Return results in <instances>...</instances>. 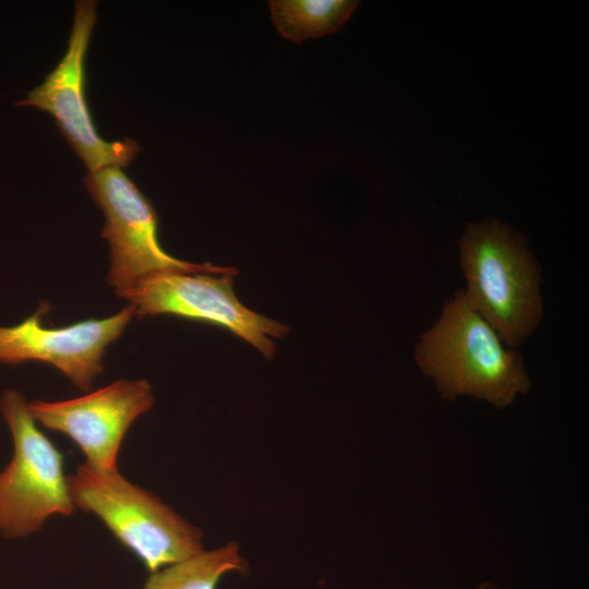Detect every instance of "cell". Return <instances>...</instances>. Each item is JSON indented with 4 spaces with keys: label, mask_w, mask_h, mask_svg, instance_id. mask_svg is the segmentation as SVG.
Returning <instances> with one entry per match:
<instances>
[{
    "label": "cell",
    "mask_w": 589,
    "mask_h": 589,
    "mask_svg": "<svg viewBox=\"0 0 589 589\" xmlns=\"http://www.w3.org/2000/svg\"><path fill=\"white\" fill-rule=\"evenodd\" d=\"M353 0H271V15L277 32L300 44L338 31L358 5Z\"/></svg>",
    "instance_id": "8fae6325"
},
{
    "label": "cell",
    "mask_w": 589,
    "mask_h": 589,
    "mask_svg": "<svg viewBox=\"0 0 589 589\" xmlns=\"http://www.w3.org/2000/svg\"><path fill=\"white\" fill-rule=\"evenodd\" d=\"M476 589H497V588L489 581H482L476 587Z\"/></svg>",
    "instance_id": "7c38bea8"
},
{
    "label": "cell",
    "mask_w": 589,
    "mask_h": 589,
    "mask_svg": "<svg viewBox=\"0 0 589 589\" xmlns=\"http://www.w3.org/2000/svg\"><path fill=\"white\" fill-rule=\"evenodd\" d=\"M155 402L146 380H119L77 398L28 402L34 420L70 437L85 462L104 470L118 468L120 447L132 423Z\"/></svg>",
    "instance_id": "ba28073f"
},
{
    "label": "cell",
    "mask_w": 589,
    "mask_h": 589,
    "mask_svg": "<svg viewBox=\"0 0 589 589\" xmlns=\"http://www.w3.org/2000/svg\"><path fill=\"white\" fill-rule=\"evenodd\" d=\"M68 489L75 508L96 515L151 574L205 550L197 527L119 470L83 462Z\"/></svg>",
    "instance_id": "3957f363"
},
{
    "label": "cell",
    "mask_w": 589,
    "mask_h": 589,
    "mask_svg": "<svg viewBox=\"0 0 589 589\" xmlns=\"http://www.w3.org/2000/svg\"><path fill=\"white\" fill-rule=\"evenodd\" d=\"M84 183L105 215L101 237L109 245L107 283L116 293L161 271L238 273L235 267L195 264L169 255L159 244L154 206L121 168L87 172Z\"/></svg>",
    "instance_id": "5b68a950"
},
{
    "label": "cell",
    "mask_w": 589,
    "mask_h": 589,
    "mask_svg": "<svg viewBox=\"0 0 589 589\" xmlns=\"http://www.w3.org/2000/svg\"><path fill=\"white\" fill-rule=\"evenodd\" d=\"M0 409L13 440L10 464L0 472V537L15 539L41 529L52 516H70L72 503L63 456L37 428L25 397L5 389Z\"/></svg>",
    "instance_id": "277c9868"
},
{
    "label": "cell",
    "mask_w": 589,
    "mask_h": 589,
    "mask_svg": "<svg viewBox=\"0 0 589 589\" xmlns=\"http://www.w3.org/2000/svg\"><path fill=\"white\" fill-rule=\"evenodd\" d=\"M414 359L445 400L470 396L502 409L531 387L521 354L504 345L461 290L420 336Z\"/></svg>",
    "instance_id": "6da1fadb"
},
{
    "label": "cell",
    "mask_w": 589,
    "mask_h": 589,
    "mask_svg": "<svg viewBox=\"0 0 589 589\" xmlns=\"http://www.w3.org/2000/svg\"><path fill=\"white\" fill-rule=\"evenodd\" d=\"M236 275L161 271L139 279L117 296L129 302L137 318L172 314L212 323L271 359L276 353L271 337L284 338L289 327L244 306L233 291Z\"/></svg>",
    "instance_id": "8992f818"
},
{
    "label": "cell",
    "mask_w": 589,
    "mask_h": 589,
    "mask_svg": "<svg viewBox=\"0 0 589 589\" xmlns=\"http://www.w3.org/2000/svg\"><path fill=\"white\" fill-rule=\"evenodd\" d=\"M459 262L469 305L508 348L521 346L543 316L541 266L522 233L497 218L467 224Z\"/></svg>",
    "instance_id": "7a4b0ae2"
},
{
    "label": "cell",
    "mask_w": 589,
    "mask_h": 589,
    "mask_svg": "<svg viewBox=\"0 0 589 589\" xmlns=\"http://www.w3.org/2000/svg\"><path fill=\"white\" fill-rule=\"evenodd\" d=\"M48 305L17 325L0 327V363L39 361L59 370L74 386L91 392L104 371V356L135 317L128 305L111 316L88 318L62 327H46L43 315Z\"/></svg>",
    "instance_id": "9c48e42d"
},
{
    "label": "cell",
    "mask_w": 589,
    "mask_h": 589,
    "mask_svg": "<svg viewBox=\"0 0 589 589\" xmlns=\"http://www.w3.org/2000/svg\"><path fill=\"white\" fill-rule=\"evenodd\" d=\"M97 1L75 2L74 21L67 51L44 82L15 106H31L50 113L60 132L88 172L107 167H127L140 152L139 144L124 137L106 141L96 130L86 99L85 59L96 24Z\"/></svg>",
    "instance_id": "52a82bcc"
},
{
    "label": "cell",
    "mask_w": 589,
    "mask_h": 589,
    "mask_svg": "<svg viewBox=\"0 0 589 589\" xmlns=\"http://www.w3.org/2000/svg\"><path fill=\"white\" fill-rule=\"evenodd\" d=\"M248 570L238 542L229 541L151 574L142 589H218L226 575Z\"/></svg>",
    "instance_id": "30bf717a"
}]
</instances>
